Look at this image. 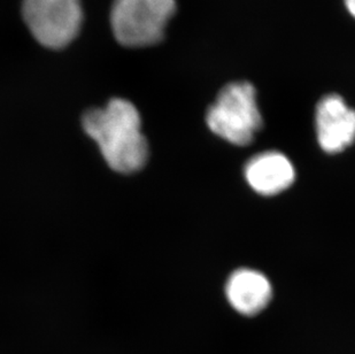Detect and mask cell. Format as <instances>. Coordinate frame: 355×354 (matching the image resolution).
<instances>
[{
  "instance_id": "cell-1",
  "label": "cell",
  "mask_w": 355,
  "mask_h": 354,
  "mask_svg": "<svg viewBox=\"0 0 355 354\" xmlns=\"http://www.w3.org/2000/svg\"><path fill=\"white\" fill-rule=\"evenodd\" d=\"M82 124L113 171L130 174L144 167L148 142L141 133L139 112L130 101L114 98L104 108L87 110Z\"/></svg>"
},
{
  "instance_id": "cell-2",
  "label": "cell",
  "mask_w": 355,
  "mask_h": 354,
  "mask_svg": "<svg viewBox=\"0 0 355 354\" xmlns=\"http://www.w3.org/2000/svg\"><path fill=\"white\" fill-rule=\"evenodd\" d=\"M206 124L215 135L229 143L246 146L263 126L257 91L248 82H232L222 87L208 107Z\"/></svg>"
},
{
  "instance_id": "cell-3",
  "label": "cell",
  "mask_w": 355,
  "mask_h": 354,
  "mask_svg": "<svg viewBox=\"0 0 355 354\" xmlns=\"http://www.w3.org/2000/svg\"><path fill=\"white\" fill-rule=\"evenodd\" d=\"M176 0H114L111 27L115 40L123 47H146L160 43Z\"/></svg>"
},
{
  "instance_id": "cell-4",
  "label": "cell",
  "mask_w": 355,
  "mask_h": 354,
  "mask_svg": "<svg viewBox=\"0 0 355 354\" xmlns=\"http://www.w3.org/2000/svg\"><path fill=\"white\" fill-rule=\"evenodd\" d=\"M22 15L35 40L52 50L71 44L83 22L80 0H24Z\"/></svg>"
},
{
  "instance_id": "cell-5",
  "label": "cell",
  "mask_w": 355,
  "mask_h": 354,
  "mask_svg": "<svg viewBox=\"0 0 355 354\" xmlns=\"http://www.w3.org/2000/svg\"><path fill=\"white\" fill-rule=\"evenodd\" d=\"M318 141L327 153H339L355 142V110L339 94H327L315 110Z\"/></svg>"
},
{
  "instance_id": "cell-6",
  "label": "cell",
  "mask_w": 355,
  "mask_h": 354,
  "mask_svg": "<svg viewBox=\"0 0 355 354\" xmlns=\"http://www.w3.org/2000/svg\"><path fill=\"white\" fill-rule=\"evenodd\" d=\"M245 177L255 192L262 196H275L291 187L295 171L284 154L268 151L250 159L245 166Z\"/></svg>"
},
{
  "instance_id": "cell-7",
  "label": "cell",
  "mask_w": 355,
  "mask_h": 354,
  "mask_svg": "<svg viewBox=\"0 0 355 354\" xmlns=\"http://www.w3.org/2000/svg\"><path fill=\"white\" fill-rule=\"evenodd\" d=\"M227 298L241 314L253 317L263 311L272 298V287L268 278L254 269L234 271L225 287Z\"/></svg>"
},
{
  "instance_id": "cell-8",
  "label": "cell",
  "mask_w": 355,
  "mask_h": 354,
  "mask_svg": "<svg viewBox=\"0 0 355 354\" xmlns=\"http://www.w3.org/2000/svg\"><path fill=\"white\" fill-rule=\"evenodd\" d=\"M349 13L355 19V0H344Z\"/></svg>"
}]
</instances>
